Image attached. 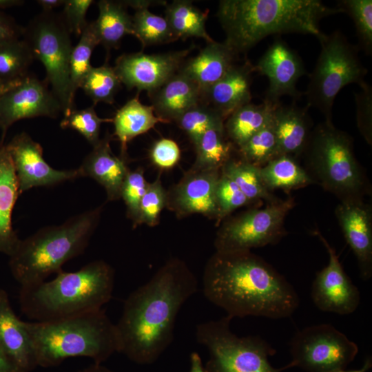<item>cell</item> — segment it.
Wrapping results in <instances>:
<instances>
[{"label":"cell","mask_w":372,"mask_h":372,"mask_svg":"<svg viewBox=\"0 0 372 372\" xmlns=\"http://www.w3.org/2000/svg\"><path fill=\"white\" fill-rule=\"evenodd\" d=\"M198 280L185 262L168 260L145 284L125 299L116 324L121 349L137 363H151L174 339L177 315L198 290Z\"/></svg>","instance_id":"6da1fadb"},{"label":"cell","mask_w":372,"mask_h":372,"mask_svg":"<svg viewBox=\"0 0 372 372\" xmlns=\"http://www.w3.org/2000/svg\"><path fill=\"white\" fill-rule=\"evenodd\" d=\"M202 284L205 298L231 318L282 319L300 303L287 279L251 251H216L206 263Z\"/></svg>","instance_id":"7a4b0ae2"},{"label":"cell","mask_w":372,"mask_h":372,"mask_svg":"<svg viewBox=\"0 0 372 372\" xmlns=\"http://www.w3.org/2000/svg\"><path fill=\"white\" fill-rule=\"evenodd\" d=\"M344 13L319 0H222L216 15L224 30V43L236 54L247 52L265 37L282 33H323L320 21Z\"/></svg>","instance_id":"3957f363"},{"label":"cell","mask_w":372,"mask_h":372,"mask_svg":"<svg viewBox=\"0 0 372 372\" xmlns=\"http://www.w3.org/2000/svg\"><path fill=\"white\" fill-rule=\"evenodd\" d=\"M114 277V269L102 260L76 271L62 270L52 280L21 287V310L34 322H48L101 309L112 298Z\"/></svg>","instance_id":"277c9868"},{"label":"cell","mask_w":372,"mask_h":372,"mask_svg":"<svg viewBox=\"0 0 372 372\" xmlns=\"http://www.w3.org/2000/svg\"><path fill=\"white\" fill-rule=\"evenodd\" d=\"M103 205L68 219L59 225L40 229L21 240L8 265L21 287L45 281L87 247L100 220Z\"/></svg>","instance_id":"5b68a950"},{"label":"cell","mask_w":372,"mask_h":372,"mask_svg":"<svg viewBox=\"0 0 372 372\" xmlns=\"http://www.w3.org/2000/svg\"><path fill=\"white\" fill-rule=\"evenodd\" d=\"M25 326L38 366H56L68 358L78 356L100 364L114 353H120L116 324L102 309L54 322H25Z\"/></svg>","instance_id":"8992f818"},{"label":"cell","mask_w":372,"mask_h":372,"mask_svg":"<svg viewBox=\"0 0 372 372\" xmlns=\"http://www.w3.org/2000/svg\"><path fill=\"white\" fill-rule=\"evenodd\" d=\"M304 152L309 167L325 189L341 200L362 198L364 178L348 134L324 121L311 131Z\"/></svg>","instance_id":"52a82bcc"},{"label":"cell","mask_w":372,"mask_h":372,"mask_svg":"<svg viewBox=\"0 0 372 372\" xmlns=\"http://www.w3.org/2000/svg\"><path fill=\"white\" fill-rule=\"evenodd\" d=\"M321 45L316 64L309 74L304 93L309 107L319 110L325 122L332 123L334 100L346 85L364 82L366 68L358 56V48L339 30L318 38Z\"/></svg>","instance_id":"ba28073f"},{"label":"cell","mask_w":372,"mask_h":372,"mask_svg":"<svg viewBox=\"0 0 372 372\" xmlns=\"http://www.w3.org/2000/svg\"><path fill=\"white\" fill-rule=\"evenodd\" d=\"M231 319L226 316L196 326V341L211 356L207 372H279L268 360L275 350L259 336L238 337L230 329Z\"/></svg>","instance_id":"9c48e42d"},{"label":"cell","mask_w":372,"mask_h":372,"mask_svg":"<svg viewBox=\"0 0 372 372\" xmlns=\"http://www.w3.org/2000/svg\"><path fill=\"white\" fill-rule=\"evenodd\" d=\"M22 37L34 59L44 65L45 81L51 84L64 116L68 114L74 109L70 100V61L73 47L63 17L52 12H42L23 29Z\"/></svg>","instance_id":"30bf717a"},{"label":"cell","mask_w":372,"mask_h":372,"mask_svg":"<svg viewBox=\"0 0 372 372\" xmlns=\"http://www.w3.org/2000/svg\"><path fill=\"white\" fill-rule=\"evenodd\" d=\"M293 206L292 198L278 200L227 220L216 233V251H251L276 243L284 234L285 217Z\"/></svg>","instance_id":"8fae6325"},{"label":"cell","mask_w":372,"mask_h":372,"mask_svg":"<svg viewBox=\"0 0 372 372\" xmlns=\"http://www.w3.org/2000/svg\"><path fill=\"white\" fill-rule=\"evenodd\" d=\"M358 351L357 344L329 324L307 327L291 341L292 365L310 372H333L344 369Z\"/></svg>","instance_id":"7c38bea8"},{"label":"cell","mask_w":372,"mask_h":372,"mask_svg":"<svg viewBox=\"0 0 372 372\" xmlns=\"http://www.w3.org/2000/svg\"><path fill=\"white\" fill-rule=\"evenodd\" d=\"M48 83L28 74L0 96V129L2 140L16 121L37 116L56 118L62 106Z\"/></svg>","instance_id":"4fadbf2b"},{"label":"cell","mask_w":372,"mask_h":372,"mask_svg":"<svg viewBox=\"0 0 372 372\" xmlns=\"http://www.w3.org/2000/svg\"><path fill=\"white\" fill-rule=\"evenodd\" d=\"M190 50L123 54L116 59L114 69L121 83L128 89L151 93L179 71Z\"/></svg>","instance_id":"5bb4252c"},{"label":"cell","mask_w":372,"mask_h":372,"mask_svg":"<svg viewBox=\"0 0 372 372\" xmlns=\"http://www.w3.org/2000/svg\"><path fill=\"white\" fill-rule=\"evenodd\" d=\"M6 146L20 194L33 187L52 186L81 177L78 168L58 170L50 167L43 158L41 145L26 132L17 134Z\"/></svg>","instance_id":"9a60e30c"},{"label":"cell","mask_w":372,"mask_h":372,"mask_svg":"<svg viewBox=\"0 0 372 372\" xmlns=\"http://www.w3.org/2000/svg\"><path fill=\"white\" fill-rule=\"evenodd\" d=\"M318 236L329 254L328 265L317 273L311 286V298L321 311L340 315L353 313L360 302L358 287L345 273L338 255L327 240Z\"/></svg>","instance_id":"2e32d148"},{"label":"cell","mask_w":372,"mask_h":372,"mask_svg":"<svg viewBox=\"0 0 372 372\" xmlns=\"http://www.w3.org/2000/svg\"><path fill=\"white\" fill-rule=\"evenodd\" d=\"M254 66L255 72L269 80L265 101L275 104L285 95L294 100L300 97L296 84L306 70L299 55L281 39H274Z\"/></svg>","instance_id":"e0dca14e"},{"label":"cell","mask_w":372,"mask_h":372,"mask_svg":"<svg viewBox=\"0 0 372 372\" xmlns=\"http://www.w3.org/2000/svg\"><path fill=\"white\" fill-rule=\"evenodd\" d=\"M220 170L191 168L167 192V205L178 217L200 214L218 220L216 187Z\"/></svg>","instance_id":"ac0fdd59"},{"label":"cell","mask_w":372,"mask_h":372,"mask_svg":"<svg viewBox=\"0 0 372 372\" xmlns=\"http://www.w3.org/2000/svg\"><path fill=\"white\" fill-rule=\"evenodd\" d=\"M344 238L353 251L363 280L372 275V214L362 198L342 200L335 209Z\"/></svg>","instance_id":"d6986e66"},{"label":"cell","mask_w":372,"mask_h":372,"mask_svg":"<svg viewBox=\"0 0 372 372\" xmlns=\"http://www.w3.org/2000/svg\"><path fill=\"white\" fill-rule=\"evenodd\" d=\"M0 347L20 372H31L38 366L25 322L17 316L7 292L2 289H0Z\"/></svg>","instance_id":"ffe728a7"},{"label":"cell","mask_w":372,"mask_h":372,"mask_svg":"<svg viewBox=\"0 0 372 372\" xmlns=\"http://www.w3.org/2000/svg\"><path fill=\"white\" fill-rule=\"evenodd\" d=\"M111 140L112 136L106 134L78 168L81 177H90L104 187L110 201L121 198L122 185L130 170L124 157L119 158L112 151Z\"/></svg>","instance_id":"44dd1931"},{"label":"cell","mask_w":372,"mask_h":372,"mask_svg":"<svg viewBox=\"0 0 372 372\" xmlns=\"http://www.w3.org/2000/svg\"><path fill=\"white\" fill-rule=\"evenodd\" d=\"M254 72V66L249 61L234 64L218 81L202 92V97L226 120L236 110L251 103Z\"/></svg>","instance_id":"7402d4cb"},{"label":"cell","mask_w":372,"mask_h":372,"mask_svg":"<svg viewBox=\"0 0 372 372\" xmlns=\"http://www.w3.org/2000/svg\"><path fill=\"white\" fill-rule=\"evenodd\" d=\"M309 108L295 103L282 105L279 103L276 105L271 121L281 155L296 158L304 152L311 133Z\"/></svg>","instance_id":"603a6c76"},{"label":"cell","mask_w":372,"mask_h":372,"mask_svg":"<svg viewBox=\"0 0 372 372\" xmlns=\"http://www.w3.org/2000/svg\"><path fill=\"white\" fill-rule=\"evenodd\" d=\"M149 94L156 114L167 123L175 121L202 98L198 85L179 71Z\"/></svg>","instance_id":"cb8c5ba5"},{"label":"cell","mask_w":372,"mask_h":372,"mask_svg":"<svg viewBox=\"0 0 372 372\" xmlns=\"http://www.w3.org/2000/svg\"><path fill=\"white\" fill-rule=\"evenodd\" d=\"M236 56L224 42L214 41L183 64L179 72L194 81L203 92L235 64Z\"/></svg>","instance_id":"d4e9b609"},{"label":"cell","mask_w":372,"mask_h":372,"mask_svg":"<svg viewBox=\"0 0 372 372\" xmlns=\"http://www.w3.org/2000/svg\"><path fill=\"white\" fill-rule=\"evenodd\" d=\"M20 195L17 180L6 145L0 142V253L11 256L21 239L13 229L12 214Z\"/></svg>","instance_id":"484cf974"},{"label":"cell","mask_w":372,"mask_h":372,"mask_svg":"<svg viewBox=\"0 0 372 372\" xmlns=\"http://www.w3.org/2000/svg\"><path fill=\"white\" fill-rule=\"evenodd\" d=\"M112 122L114 136L121 143L123 157L127 145L131 140L148 132L158 123H167L156 114L152 105L143 104L138 95L117 110Z\"/></svg>","instance_id":"4316f807"},{"label":"cell","mask_w":372,"mask_h":372,"mask_svg":"<svg viewBox=\"0 0 372 372\" xmlns=\"http://www.w3.org/2000/svg\"><path fill=\"white\" fill-rule=\"evenodd\" d=\"M97 4L99 17L92 24L99 43L109 52L118 48L125 36L133 35L132 17L122 1L101 0Z\"/></svg>","instance_id":"83f0119b"},{"label":"cell","mask_w":372,"mask_h":372,"mask_svg":"<svg viewBox=\"0 0 372 372\" xmlns=\"http://www.w3.org/2000/svg\"><path fill=\"white\" fill-rule=\"evenodd\" d=\"M278 103L266 101L260 105L249 103L236 110L225 122L227 138L238 148L241 147L271 121L273 111Z\"/></svg>","instance_id":"f1b7e54d"},{"label":"cell","mask_w":372,"mask_h":372,"mask_svg":"<svg viewBox=\"0 0 372 372\" xmlns=\"http://www.w3.org/2000/svg\"><path fill=\"white\" fill-rule=\"evenodd\" d=\"M165 17L177 39L198 37L214 41L205 28L208 10L202 11L186 0L174 1L165 8Z\"/></svg>","instance_id":"f546056e"},{"label":"cell","mask_w":372,"mask_h":372,"mask_svg":"<svg viewBox=\"0 0 372 372\" xmlns=\"http://www.w3.org/2000/svg\"><path fill=\"white\" fill-rule=\"evenodd\" d=\"M262 180L271 192L276 189L289 190L303 187L313 182L295 158L282 154L260 167Z\"/></svg>","instance_id":"4dcf8cb0"},{"label":"cell","mask_w":372,"mask_h":372,"mask_svg":"<svg viewBox=\"0 0 372 372\" xmlns=\"http://www.w3.org/2000/svg\"><path fill=\"white\" fill-rule=\"evenodd\" d=\"M225 130L211 129L203 134L195 145L196 156L192 168L220 170L231 157L234 144Z\"/></svg>","instance_id":"1f68e13d"},{"label":"cell","mask_w":372,"mask_h":372,"mask_svg":"<svg viewBox=\"0 0 372 372\" xmlns=\"http://www.w3.org/2000/svg\"><path fill=\"white\" fill-rule=\"evenodd\" d=\"M221 172L236 183L251 203L266 200L269 204L279 200L265 185L258 167L242 159L231 158L222 167Z\"/></svg>","instance_id":"d6a6232c"},{"label":"cell","mask_w":372,"mask_h":372,"mask_svg":"<svg viewBox=\"0 0 372 372\" xmlns=\"http://www.w3.org/2000/svg\"><path fill=\"white\" fill-rule=\"evenodd\" d=\"M34 60L30 49L23 39L0 43V83L20 81L28 75Z\"/></svg>","instance_id":"836d02e7"},{"label":"cell","mask_w":372,"mask_h":372,"mask_svg":"<svg viewBox=\"0 0 372 372\" xmlns=\"http://www.w3.org/2000/svg\"><path fill=\"white\" fill-rule=\"evenodd\" d=\"M99 41L95 33L92 22L88 23L75 47H73L70 61V100L74 107L76 90L90 71L92 52Z\"/></svg>","instance_id":"e575fe53"},{"label":"cell","mask_w":372,"mask_h":372,"mask_svg":"<svg viewBox=\"0 0 372 372\" xmlns=\"http://www.w3.org/2000/svg\"><path fill=\"white\" fill-rule=\"evenodd\" d=\"M132 16L133 35L143 47L177 40L165 17L151 12L147 7L136 9Z\"/></svg>","instance_id":"d590c367"},{"label":"cell","mask_w":372,"mask_h":372,"mask_svg":"<svg viewBox=\"0 0 372 372\" xmlns=\"http://www.w3.org/2000/svg\"><path fill=\"white\" fill-rule=\"evenodd\" d=\"M225 118L216 110L200 102L176 119L194 146L204 133L211 129L225 130Z\"/></svg>","instance_id":"8d00e7d4"},{"label":"cell","mask_w":372,"mask_h":372,"mask_svg":"<svg viewBox=\"0 0 372 372\" xmlns=\"http://www.w3.org/2000/svg\"><path fill=\"white\" fill-rule=\"evenodd\" d=\"M238 149L240 159L258 167L281 155L271 119Z\"/></svg>","instance_id":"74e56055"},{"label":"cell","mask_w":372,"mask_h":372,"mask_svg":"<svg viewBox=\"0 0 372 372\" xmlns=\"http://www.w3.org/2000/svg\"><path fill=\"white\" fill-rule=\"evenodd\" d=\"M121 86V82L114 68L105 63L92 67L84 78L81 88L92 100L94 105L99 102L112 104Z\"/></svg>","instance_id":"f35d334b"},{"label":"cell","mask_w":372,"mask_h":372,"mask_svg":"<svg viewBox=\"0 0 372 372\" xmlns=\"http://www.w3.org/2000/svg\"><path fill=\"white\" fill-rule=\"evenodd\" d=\"M338 7L353 20L360 48L367 54H371L372 1L344 0L340 1Z\"/></svg>","instance_id":"ab89813d"},{"label":"cell","mask_w":372,"mask_h":372,"mask_svg":"<svg viewBox=\"0 0 372 372\" xmlns=\"http://www.w3.org/2000/svg\"><path fill=\"white\" fill-rule=\"evenodd\" d=\"M94 105L88 107L75 110L64 116L60 123L63 129H72L81 134L92 145H96L100 141L101 125L103 123L112 122V118L99 117Z\"/></svg>","instance_id":"60d3db41"},{"label":"cell","mask_w":372,"mask_h":372,"mask_svg":"<svg viewBox=\"0 0 372 372\" xmlns=\"http://www.w3.org/2000/svg\"><path fill=\"white\" fill-rule=\"evenodd\" d=\"M167 191L164 189L160 176L152 183H149L147 190L140 203L137 220L134 227L145 224L154 227L158 224L160 214L166 207Z\"/></svg>","instance_id":"b9f144b4"},{"label":"cell","mask_w":372,"mask_h":372,"mask_svg":"<svg viewBox=\"0 0 372 372\" xmlns=\"http://www.w3.org/2000/svg\"><path fill=\"white\" fill-rule=\"evenodd\" d=\"M216 199L219 213L217 223L234 210L251 204L236 183L222 172L216 184Z\"/></svg>","instance_id":"7bdbcfd3"},{"label":"cell","mask_w":372,"mask_h":372,"mask_svg":"<svg viewBox=\"0 0 372 372\" xmlns=\"http://www.w3.org/2000/svg\"><path fill=\"white\" fill-rule=\"evenodd\" d=\"M148 183L144 176L143 168L129 170L123 181L121 198H123L126 207L127 216L134 224L137 220L140 203L144 196Z\"/></svg>","instance_id":"ee69618b"},{"label":"cell","mask_w":372,"mask_h":372,"mask_svg":"<svg viewBox=\"0 0 372 372\" xmlns=\"http://www.w3.org/2000/svg\"><path fill=\"white\" fill-rule=\"evenodd\" d=\"M360 87L361 91L355 94L357 125L365 141L371 145L372 89L366 82Z\"/></svg>","instance_id":"f6af8a7d"},{"label":"cell","mask_w":372,"mask_h":372,"mask_svg":"<svg viewBox=\"0 0 372 372\" xmlns=\"http://www.w3.org/2000/svg\"><path fill=\"white\" fill-rule=\"evenodd\" d=\"M149 154L155 166L161 169H169L179 161L180 149L172 139L163 138L154 143Z\"/></svg>","instance_id":"bcb514c9"},{"label":"cell","mask_w":372,"mask_h":372,"mask_svg":"<svg viewBox=\"0 0 372 372\" xmlns=\"http://www.w3.org/2000/svg\"><path fill=\"white\" fill-rule=\"evenodd\" d=\"M92 0H66L63 6V19L70 32L81 36L87 25L85 17Z\"/></svg>","instance_id":"7dc6e473"},{"label":"cell","mask_w":372,"mask_h":372,"mask_svg":"<svg viewBox=\"0 0 372 372\" xmlns=\"http://www.w3.org/2000/svg\"><path fill=\"white\" fill-rule=\"evenodd\" d=\"M23 28L0 11V43L23 37Z\"/></svg>","instance_id":"c3c4849f"},{"label":"cell","mask_w":372,"mask_h":372,"mask_svg":"<svg viewBox=\"0 0 372 372\" xmlns=\"http://www.w3.org/2000/svg\"><path fill=\"white\" fill-rule=\"evenodd\" d=\"M0 372H20L0 347Z\"/></svg>","instance_id":"681fc988"},{"label":"cell","mask_w":372,"mask_h":372,"mask_svg":"<svg viewBox=\"0 0 372 372\" xmlns=\"http://www.w3.org/2000/svg\"><path fill=\"white\" fill-rule=\"evenodd\" d=\"M37 2L40 5L43 10V12H52V10L63 5L65 0H39Z\"/></svg>","instance_id":"f907efd6"},{"label":"cell","mask_w":372,"mask_h":372,"mask_svg":"<svg viewBox=\"0 0 372 372\" xmlns=\"http://www.w3.org/2000/svg\"><path fill=\"white\" fill-rule=\"evenodd\" d=\"M190 372H206L203 366L200 358L196 353H193L191 355Z\"/></svg>","instance_id":"816d5d0a"},{"label":"cell","mask_w":372,"mask_h":372,"mask_svg":"<svg viewBox=\"0 0 372 372\" xmlns=\"http://www.w3.org/2000/svg\"><path fill=\"white\" fill-rule=\"evenodd\" d=\"M77 372H113V371L101 365L100 364L94 363L93 365H91L82 370H79Z\"/></svg>","instance_id":"f5cc1de1"},{"label":"cell","mask_w":372,"mask_h":372,"mask_svg":"<svg viewBox=\"0 0 372 372\" xmlns=\"http://www.w3.org/2000/svg\"><path fill=\"white\" fill-rule=\"evenodd\" d=\"M23 3V1L19 0H0V9H4Z\"/></svg>","instance_id":"db71d44e"},{"label":"cell","mask_w":372,"mask_h":372,"mask_svg":"<svg viewBox=\"0 0 372 372\" xmlns=\"http://www.w3.org/2000/svg\"><path fill=\"white\" fill-rule=\"evenodd\" d=\"M19 81L14 82V83H0V96L3 92H5L6 90H8L9 88H10L11 87L14 85L16 83H17Z\"/></svg>","instance_id":"11a10c76"},{"label":"cell","mask_w":372,"mask_h":372,"mask_svg":"<svg viewBox=\"0 0 372 372\" xmlns=\"http://www.w3.org/2000/svg\"><path fill=\"white\" fill-rule=\"evenodd\" d=\"M366 368H367V366L366 365L361 370L353 371H344L342 369H341V370H338V371H333V372H364Z\"/></svg>","instance_id":"9f6ffc18"}]
</instances>
